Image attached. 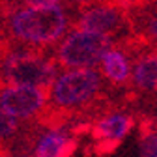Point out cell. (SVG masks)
Segmentation results:
<instances>
[{
  "instance_id": "cell-11",
  "label": "cell",
  "mask_w": 157,
  "mask_h": 157,
  "mask_svg": "<svg viewBox=\"0 0 157 157\" xmlns=\"http://www.w3.org/2000/svg\"><path fill=\"white\" fill-rule=\"evenodd\" d=\"M0 131H2V148H6L10 140L13 144V140L19 136V118L2 110V129Z\"/></svg>"
},
{
  "instance_id": "cell-9",
  "label": "cell",
  "mask_w": 157,
  "mask_h": 157,
  "mask_svg": "<svg viewBox=\"0 0 157 157\" xmlns=\"http://www.w3.org/2000/svg\"><path fill=\"white\" fill-rule=\"evenodd\" d=\"M131 81L136 90L144 94H157V51L153 47L135 54Z\"/></svg>"
},
{
  "instance_id": "cell-5",
  "label": "cell",
  "mask_w": 157,
  "mask_h": 157,
  "mask_svg": "<svg viewBox=\"0 0 157 157\" xmlns=\"http://www.w3.org/2000/svg\"><path fill=\"white\" fill-rule=\"evenodd\" d=\"M49 99V88L34 84H2V110L17 116L19 120H37V116L47 109Z\"/></svg>"
},
{
  "instance_id": "cell-7",
  "label": "cell",
  "mask_w": 157,
  "mask_h": 157,
  "mask_svg": "<svg viewBox=\"0 0 157 157\" xmlns=\"http://www.w3.org/2000/svg\"><path fill=\"white\" fill-rule=\"evenodd\" d=\"M135 120L133 116L120 114V112H112L101 116V120H97L92 125L90 131V139L92 144L84 153L88 155H110L118 150V146L122 144V140L127 136L131 131Z\"/></svg>"
},
{
  "instance_id": "cell-2",
  "label": "cell",
  "mask_w": 157,
  "mask_h": 157,
  "mask_svg": "<svg viewBox=\"0 0 157 157\" xmlns=\"http://www.w3.org/2000/svg\"><path fill=\"white\" fill-rule=\"evenodd\" d=\"M49 105L90 120L110 109L109 99L103 95L101 75L94 67H77L60 75L51 86Z\"/></svg>"
},
{
  "instance_id": "cell-3",
  "label": "cell",
  "mask_w": 157,
  "mask_h": 157,
  "mask_svg": "<svg viewBox=\"0 0 157 157\" xmlns=\"http://www.w3.org/2000/svg\"><path fill=\"white\" fill-rule=\"evenodd\" d=\"M2 41V84H34L51 90L60 67L56 56L51 58L43 47L17 45L6 39Z\"/></svg>"
},
{
  "instance_id": "cell-6",
  "label": "cell",
  "mask_w": 157,
  "mask_h": 157,
  "mask_svg": "<svg viewBox=\"0 0 157 157\" xmlns=\"http://www.w3.org/2000/svg\"><path fill=\"white\" fill-rule=\"evenodd\" d=\"M77 28L103 32V34H116L125 28L131 30L129 10L122 6L118 0H107L101 4H94L78 11Z\"/></svg>"
},
{
  "instance_id": "cell-14",
  "label": "cell",
  "mask_w": 157,
  "mask_h": 157,
  "mask_svg": "<svg viewBox=\"0 0 157 157\" xmlns=\"http://www.w3.org/2000/svg\"><path fill=\"white\" fill-rule=\"evenodd\" d=\"M151 47H153V49H155V51H157V37H155V39H153V43H151Z\"/></svg>"
},
{
  "instance_id": "cell-8",
  "label": "cell",
  "mask_w": 157,
  "mask_h": 157,
  "mask_svg": "<svg viewBox=\"0 0 157 157\" xmlns=\"http://www.w3.org/2000/svg\"><path fill=\"white\" fill-rule=\"evenodd\" d=\"M81 136H75L62 129H47L37 139L34 146V155L41 157H69L78 148Z\"/></svg>"
},
{
  "instance_id": "cell-12",
  "label": "cell",
  "mask_w": 157,
  "mask_h": 157,
  "mask_svg": "<svg viewBox=\"0 0 157 157\" xmlns=\"http://www.w3.org/2000/svg\"><path fill=\"white\" fill-rule=\"evenodd\" d=\"M64 0H4V6L2 11L10 13L15 8H21V6H39V4H60Z\"/></svg>"
},
{
  "instance_id": "cell-13",
  "label": "cell",
  "mask_w": 157,
  "mask_h": 157,
  "mask_svg": "<svg viewBox=\"0 0 157 157\" xmlns=\"http://www.w3.org/2000/svg\"><path fill=\"white\" fill-rule=\"evenodd\" d=\"M148 2H151V0H129L131 8H135V6H142V4H148Z\"/></svg>"
},
{
  "instance_id": "cell-4",
  "label": "cell",
  "mask_w": 157,
  "mask_h": 157,
  "mask_svg": "<svg viewBox=\"0 0 157 157\" xmlns=\"http://www.w3.org/2000/svg\"><path fill=\"white\" fill-rule=\"evenodd\" d=\"M116 43L118 41L110 34L78 28L62 39L54 56L58 66L64 69L95 67L101 64L107 51H110Z\"/></svg>"
},
{
  "instance_id": "cell-10",
  "label": "cell",
  "mask_w": 157,
  "mask_h": 157,
  "mask_svg": "<svg viewBox=\"0 0 157 157\" xmlns=\"http://www.w3.org/2000/svg\"><path fill=\"white\" fill-rule=\"evenodd\" d=\"M101 67H103V75L112 84H124L129 81V75H131L129 62H127L125 52L120 47L107 51V54L101 60Z\"/></svg>"
},
{
  "instance_id": "cell-1",
  "label": "cell",
  "mask_w": 157,
  "mask_h": 157,
  "mask_svg": "<svg viewBox=\"0 0 157 157\" xmlns=\"http://www.w3.org/2000/svg\"><path fill=\"white\" fill-rule=\"evenodd\" d=\"M67 30V17L58 4L21 6L4 13V39L17 45L49 47Z\"/></svg>"
}]
</instances>
